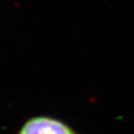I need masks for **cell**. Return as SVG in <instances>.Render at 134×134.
<instances>
[{"mask_svg":"<svg viewBox=\"0 0 134 134\" xmlns=\"http://www.w3.org/2000/svg\"><path fill=\"white\" fill-rule=\"evenodd\" d=\"M18 134H76L69 126L52 117L36 116L26 121Z\"/></svg>","mask_w":134,"mask_h":134,"instance_id":"cell-1","label":"cell"}]
</instances>
